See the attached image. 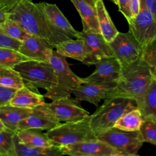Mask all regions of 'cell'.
<instances>
[{
    "label": "cell",
    "mask_w": 156,
    "mask_h": 156,
    "mask_svg": "<svg viewBox=\"0 0 156 156\" xmlns=\"http://www.w3.org/2000/svg\"><path fill=\"white\" fill-rule=\"evenodd\" d=\"M9 18L18 23L30 35L46 40L54 48L70 39L55 29L38 4L32 1H24L15 6L9 12Z\"/></svg>",
    "instance_id": "6da1fadb"
},
{
    "label": "cell",
    "mask_w": 156,
    "mask_h": 156,
    "mask_svg": "<svg viewBox=\"0 0 156 156\" xmlns=\"http://www.w3.org/2000/svg\"><path fill=\"white\" fill-rule=\"evenodd\" d=\"M153 79L148 66L140 57L133 63L122 68L121 74L109 98H129L135 101L137 104Z\"/></svg>",
    "instance_id": "7a4b0ae2"
},
{
    "label": "cell",
    "mask_w": 156,
    "mask_h": 156,
    "mask_svg": "<svg viewBox=\"0 0 156 156\" xmlns=\"http://www.w3.org/2000/svg\"><path fill=\"white\" fill-rule=\"evenodd\" d=\"M138 108L135 101L121 97H112L90 115V126L96 135L113 127L116 121L126 112Z\"/></svg>",
    "instance_id": "3957f363"
},
{
    "label": "cell",
    "mask_w": 156,
    "mask_h": 156,
    "mask_svg": "<svg viewBox=\"0 0 156 156\" xmlns=\"http://www.w3.org/2000/svg\"><path fill=\"white\" fill-rule=\"evenodd\" d=\"M49 63L53 68L56 84L46 91L44 98L54 101L61 98L70 96L73 90L82 83V77L77 76L69 68L65 57L53 51Z\"/></svg>",
    "instance_id": "277c9868"
},
{
    "label": "cell",
    "mask_w": 156,
    "mask_h": 156,
    "mask_svg": "<svg viewBox=\"0 0 156 156\" xmlns=\"http://www.w3.org/2000/svg\"><path fill=\"white\" fill-rule=\"evenodd\" d=\"M45 133L54 145L58 146L98 138L90 126V116L78 121L60 123Z\"/></svg>",
    "instance_id": "5b68a950"
},
{
    "label": "cell",
    "mask_w": 156,
    "mask_h": 156,
    "mask_svg": "<svg viewBox=\"0 0 156 156\" xmlns=\"http://www.w3.org/2000/svg\"><path fill=\"white\" fill-rule=\"evenodd\" d=\"M13 68L21 76L25 86L38 92V88L46 91L54 87L56 78L49 63L27 60L15 65Z\"/></svg>",
    "instance_id": "8992f818"
},
{
    "label": "cell",
    "mask_w": 156,
    "mask_h": 156,
    "mask_svg": "<svg viewBox=\"0 0 156 156\" xmlns=\"http://www.w3.org/2000/svg\"><path fill=\"white\" fill-rule=\"evenodd\" d=\"M97 138L117 149L123 156L138 155L144 143L140 131L127 132L114 127L98 135Z\"/></svg>",
    "instance_id": "52a82bcc"
},
{
    "label": "cell",
    "mask_w": 156,
    "mask_h": 156,
    "mask_svg": "<svg viewBox=\"0 0 156 156\" xmlns=\"http://www.w3.org/2000/svg\"><path fill=\"white\" fill-rule=\"evenodd\" d=\"M127 23L129 32L142 47L156 40V18L141 4L139 13Z\"/></svg>",
    "instance_id": "ba28073f"
},
{
    "label": "cell",
    "mask_w": 156,
    "mask_h": 156,
    "mask_svg": "<svg viewBox=\"0 0 156 156\" xmlns=\"http://www.w3.org/2000/svg\"><path fill=\"white\" fill-rule=\"evenodd\" d=\"M115 57L124 68L140 58L143 47L128 32H118L108 43Z\"/></svg>",
    "instance_id": "9c48e42d"
},
{
    "label": "cell",
    "mask_w": 156,
    "mask_h": 156,
    "mask_svg": "<svg viewBox=\"0 0 156 156\" xmlns=\"http://www.w3.org/2000/svg\"><path fill=\"white\" fill-rule=\"evenodd\" d=\"M62 155L71 156H123L122 154L99 139L61 146Z\"/></svg>",
    "instance_id": "30bf717a"
},
{
    "label": "cell",
    "mask_w": 156,
    "mask_h": 156,
    "mask_svg": "<svg viewBox=\"0 0 156 156\" xmlns=\"http://www.w3.org/2000/svg\"><path fill=\"white\" fill-rule=\"evenodd\" d=\"M82 40L87 49V57L82 63L87 66L94 65L103 58L113 57L114 54L108 44L101 34L77 32V38Z\"/></svg>",
    "instance_id": "8fae6325"
},
{
    "label": "cell",
    "mask_w": 156,
    "mask_h": 156,
    "mask_svg": "<svg viewBox=\"0 0 156 156\" xmlns=\"http://www.w3.org/2000/svg\"><path fill=\"white\" fill-rule=\"evenodd\" d=\"M79 102L70 96L52 101L47 105L60 122H70L80 120L90 115Z\"/></svg>",
    "instance_id": "7c38bea8"
},
{
    "label": "cell",
    "mask_w": 156,
    "mask_h": 156,
    "mask_svg": "<svg viewBox=\"0 0 156 156\" xmlns=\"http://www.w3.org/2000/svg\"><path fill=\"white\" fill-rule=\"evenodd\" d=\"M60 124V122L48 107L47 103H45L33 108L31 113L19 122L17 130L24 129L49 130Z\"/></svg>",
    "instance_id": "4fadbf2b"
},
{
    "label": "cell",
    "mask_w": 156,
    "mask_h": 156,
    "mask_svg": "<svg viewBox=\"0 0 156 156\" xmlns=\"http://www.w3.org/2000/svg\"><path fill=\"white\" fill-rule=\"evenodd\" d=\"M116 82L82 83L73 90L72 94L79 101H87L98 106L101 100L109 98Z\"/></svg>",
    "instance_id": "5bb4252c"
},
{
    "label": "cell",
    "mask_w": 156,
    "mask_h": 156,
    "mask_svg": "<svg viewBox=\"0 0 156 156\" xmlns=\"http://www.w3.org/2000/svg\"><path fill=\"white\" fill-rule=\"evenodd\" d=\"M94 65L95 69L90 75L82 77V83L117 81L122 70L121 63L114 57L103 58Z\"/></svg>",
    "instance_id": "9a60e30c"
},
{
    "label": "cell",
    "mask_w": 156,
    "mask_h": 156,
    "mask_svg": "<svg viewBox=\"0 0 156 156\" xmlns=\"http://www.w3.org/2000/svg\"><path fill=\"white\" fill-rule=\"evenodd\" d=\"M54 48L46 40L30 35L21 41L18 51L29 60L49 63Z\"/></svg>",
    "instance_id": "2e32d148"
},
{
    "label": "cell",
    "mask_w": 156,
    "mask_h": 156,
    "mask_svg": "<svg viewBox=\"0 0 156 156\" xmlns=\"http://www.w3.org/2000/svg\"><path fill=\"white\" fill-rule=\"evenodd\" d=\"M50 23L60 32L70 38H76L77 32L67 18L64 16L58 7L54 4L47 2L37 3Z\"/></svg>",
    "instance_id": "e0dca14e"
},
{
    "label": "cell",
    "mask_w": 156,
    "mask_h": 156,
    "mask_svg": "<svg viewBox=\"0 0 156 156\" xmlns=\"http://www.w3.org/2000/svg\"><path fill=\"white\" fill-rule=\"evenodd\" d=\"M77 9L82 20L83 30L101 34L95 7L83 0H70Z\"/></svg>",
    "instance_id": "ac0fdd59"
},
{
    "label": "cell",
    "mask_w": 156,
    "mask_h": 156,
    "mask_svg": "<svg viewBox=\"0 0 156 156\" xmlns=\"http://www.w3.org/2000/svg\"><path fill=\"white\" fill-rule=\"evenodd\" d=\"M45 103L43 95L24 85L16 90L9 104L19 107L33 108Z\"/></svg>",
    "instance_id": "d6986e66"
},
{
    "label": "cell",
    "mask_w": 156,
    "mask_h": 156,
    "mask_svg": "<svg viewBox=\"0 0 156 156\" xmlns=\"http://www.w3.org/2000/svg\"><path fill=\"white\" fill-rule=\"evenodd\" d=\"M32 110V108L5 104L0 106V119L7 129L16 132L19 122L27 116Z\"/></svg>",
    "instance_id": "ffe728a7"
},
{
    "label": "cell",
    "mask_w": 156,
    "mask_h": 156,
    "mask_svg": "<svg viewBox=\"0 0 156 156\" xmlns=\"http://www.w3.org/2000/svg\"><path fill=\"white\" fill-rule=\"evenodd\" d=\"M54 48L58 54L66 58H71L82 63L87 55L84 42L80 38H70L56 44Z\"/></svg>",
    "instance_id": "44dd1931"
},
{
    "label": "cell",
    "mask_w": 156,
    "mask_h": 156,
    "mask_svg": "<svg viewBox=\"0 0 156 156\" xmlns=\"http://www.w3.org/2000/svg\"><path fill=\"white\" fill-rule=\"evenodd\" d=\"M98 24L101 35L107 43L112 41L119 31L113 24L102 0H99L95 4Z\"/></svg>",
    "instance_id": "7402d4cb"
},
{
    "label": "cell",
    "mask_w": 156,
    "mask_h": 156,
    "mask_svg": "<svg viewBox=\"0 0 156 156\" xmlns=\"http://www.w3.org/2000/svg\"><path fill=\"white\" fill-rule=\"evenodd\" d=\"M16 156H58L62 155L61 146L54 145L48 147H35L22 143L16 133L13 136Z\"/></svg>",
    "instance_id": "603a6c76"
},
{
    "label": "cell",
    "mask_w": 156,
    "mask_h": 156,
    "mask_svg": "<svg viewBox=\"0 0 156 156\" xmlns=\"http://www.w3.org/2000/svg\"><path fill=\"white\" fill-rule=\"evenodd\" d=\"M143 119L156 118V79H153L136 104Z\"/></svg>",
    "instance_id": "cb8c5ba5"
},
{
    "label": "cell",
    "mask_w": 156,
    "mask_h": 156,
    "mask_svg": "<svg viewBox=\"0 0 156 156\" xmlns=\"http://www.w3.org/2000/svg\"><path fill=\"white\" fill-rule=\"evenodd\" d=\"M41 131L37 129H24L17 130L15 133L18 140L25 144L40 147L53 146L54 144L48 138L46 133Z\"/></svg>",
    "instance_id": "d4e9b609"
},
{
    "label": "cell",
    "mask_w": 156,
    "mask_h": 156,
    "mask_svg": "<svg viewBox=\"0 0 156 156\" xmlns=\"http://www.w3.org/2000/svg\"><path fill=\"white\" fill-rule=\"evenodd\" d=\"M143 121L141 112L136 108L124 113L116 121L113 127L127 132L140 131Z\"/></svg>",
    "instance_id": "484cf974"
},
{
    "label": "cell",
    "mask_w": 156,
    "mask_h": 156,
    "mask_svg": "<svg viewBox=\"0 0 156 156\" xmlns=\"http://www.w3.org/2000/svg\"><path fill=\"white\" fill-rule=\"evenodd\" d=\"M0 32L20 41L30 35L18 23L9 18L0 23Z\"/></svg>",
    "instance_id": "4316f807"
},
{
    "label": "cell",
    "mask_w": 156,
    "mask_h": 156,
    "mask_svg": "<svg viewBox=\"0 0 156 156\" xmlns=\"http://www.w3.org/2000/svg\"><path fill=\"white\" fill-rule=\"evenodd\" d=\"M0 85L18 90L25 85L19 73L13 68L0 66Z\"/></svg>",
    "instance_id": "83f0119b"
},
{
    "label": "cell",
    "mask_w": 156,
    "mask_h": 156,
    "mask_svg": "<svg viewBox=\"0 0 156 156\" xmlns=\"http://www.w3.org/2000/svg\"><path fill=\"white\" fill-rule=\"evenodd\" d=\"M29 60L18 51L0 47V66L13 68L19 63Z\"/></svg>",
    "instance_id": "f1b7e54d"
},
{
    "label": "cell",
    "mask_w": 156,
    "mask_h": 156,
    "mask_svg": "<svg viewBox=\"0 0 156 156\" xmlns=\"http://www.w3.org/2000/svg\"><path fill=\"white\" fill-rule=\"evenodd\" d=\"M15 132L10 130L0 131V155L16 156L13 136Z\"/></svg>",
    "instance_id": "f546056e"
},
{
    "label": "cell",
    "mask_w": 156,
    "mask_h": 156,
    "mask_svg": "<svg viewBox=\"0 0 156 156\" xmlns=\"http://www.w3.org/2000/svg\"><path fill=\"white\" fill-rule=\"evenodd\" d=\"M141 58L148 66L154 79H156V40L143 47Z\"/></svg>",
    "instance_id": "4dcf8cb0"
},
{
    "label": "cell",
    "mask_w": 156,
    "mask_h": 156,
    "mask_svg": "<svg viewBox=\"0 0 156 156\" xmlns=\"http://www.w3.org/2000/svg\"><path fill=\"white\" fill-rule=\"evenodd\" d=\"M140 132L144 142L156 146V118L144 119Z\"/></svg>",
    "instance_id": "1f68e13d"
},
{
    "label": "cell",
    "mask_w": 156,
    "mask_h": 156,
    "mask_svg": "<svg viewBox=\"0 0 156 156\" xmlns=\"http://www.w3.org/2000/svg\"><path fill=\"white\" fill-rule=\"evenodd\" d=\"M21 41L9 37L0 32V47L13 49L18 51Z\"/></svg>",
    "instance_id": "d6a6232c"
},
{
    "label": "cell",
    "mask_w": 156,
    "mask_h": 156,
    "mask_svg": "<svg viewBox=\"0 0 156 156\" xmlns=\"http://www.w3.org/2000/svg\"><path fill=\"white\" fill-rule=\"evenodd\" d=\"M16 90L0 85V106L7 104Z\"/></svg>",
    "instance_id": "836d02e7"
},
{
    "label": "cell",
    "mask_w": 156,
    "mask_h": 156,
    "mask_svg": "<svg viewBox=\"0 0 156 156\" xmlns=\"http://www.w3.org/2000/svg\"><path fill=\"white\" fill-rule=\"evenodd\" d=\"M119 11L127 20L132 18L130 9V0H117Z\"/></svg>",
    "instance_id": "e575fe53"
},
{
    "label": "cell",
    "mask_w": 156,
    "mask_h": 156,
    "mask_svg": "<svg viewBox=\"0 0 156 156\" xmlns=\"http://www.w3.org/2000/svg\"><path fill=\"white\" fill-rule=\"evenodd\" d=\"M32 0H0V5L8 12L18 4L24 1Z\"/></svg>",
    "instance_id": "d590c367"
},
{
    "label": "cell",
    "mask_w": 156,
    "mask_h": 156,
    "mask_svg": "<svg viewBox=\"0 0 156 156\" xmlns=\"http://www.w3.org/2000/svg\"><path fill=\"white\" fill-rule=\"evenodd\" d=\"M140 2L156 18V0H140Z\"/></svg>",
    "instance_id": "8d00e7d4"
},
{
    "label": "cell",
    "mask_w": 156,
    "mask_h": 156,
    "mask_svg": "<svg viewBox=\"0 0 156 156\" xmlns=\"http://www.w3.org/2000/svg\"><path fill=\"white\" fill-rule=\"evenodd\" d=\"M140 4V0H130V9L132 18L135 17L139 13Z\"/></svg>",
    "instance_id": "74e56055"
},
{
    "label": "cell",
    "mask_w": 156,
    "mask_h": 156,
    "mask_svg": "<svg viewBox=\"0 0 156 156\" xmlns=\"http://www.w3.org/2000/svg\"><path fill=\"white\" fill-rule=\"evenodd\" d=\"M9 18V12L0 5V23Z\"/></svg>",
    "instance_id": "f35d334b"
},
{
    "label": "cell",
    "mask_w": 156,
    "mask_h": 156,
    "mask_svg": "<svg viewBox=\"0 0 156 156\" xmlns=\"http://www.w3.org/2000/svg\"><path fill=\"white\" fill-rule=\"evenodd\" d=\"M84 1H85L86 2H87L88 4H89L90 5L94 7L95 6V4L96 3V2L99 0H83Z\"/></svg>",
    "instance_id": "ab89813d"
},
{
    "label": "cell",
    "mask_w": 156,
    "mask_h": 156,
    "mask_svg": "<svg viewBox=\"0 0 156 156\" xmlns=\"http://www.w3.org/2000/svg\"><path fill=\"white\" fill-rule=\"evenodd\" d=\"M7 129H7V127L4 126V124L2 123V122L0 119V131L5 130H7Z\"/></svg>",
    "instance_id": "60d3db41"
},
{
    "label": "cell",
    "mask_w": 156,
    "mask_h": 156,
    "mask_svg": "<svg viewBox=\"0 0 156 156\" xmlns=\"http://www.w3.org/2000/svg\"><path fill=\"white\" fill-rule=\"evenodd\" d=\"M112 2H113V3H115L116 5H117V0H110Z\"/></svg>",
    "instance_id": "b9f144b4"
}]
</instances>
